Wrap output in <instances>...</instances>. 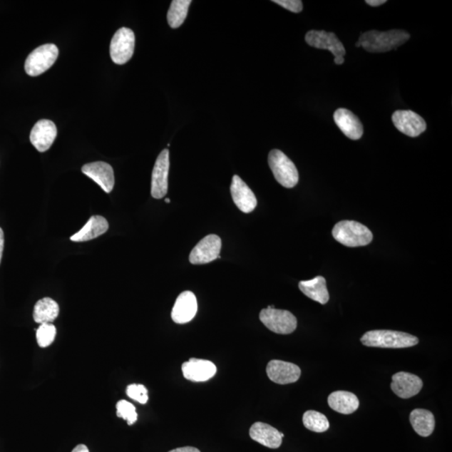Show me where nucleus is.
I'll return each instance as SVG.
<instances>
[{
  "label": "nucleus",
  "mask_w": 452,
  "mask_h": 452,
  "mask_svg": "<svg viewBox=\"0 0 452 452\" xmlns=\"http://www.w3.org/2000/svg\"><path fill=\"white\" fill-rule=\"evenodd\" d=\"M305 40L307 44L317 49L329 51L334 56V59L342 58L346 54L343 43L339 40L334 33L310 31L307 33Z\"/></svg>",
  "instance_id": "11"
},
{
  "label": "nucleus",
  "mask_w": 452,
  "mask_h": 452,
  "mask_svg": "<svg viewBox=\"0 0 452 452\" xmlns=\"http://www.w3.org/2000/svg\"><path fill=\"white\" fill-rule=\"evenodd\" d=\"M221 239L216 235H207L196 245L190 255V262L194 265H202L220 258Z\"/></svg>",
  "instance_id": "9"
},
{
  "label": "nucleus",
  "mask_w": 452,
  "mask_h": 452,
  "mask_svg": "<svg viewBox=\"0 0 452 452\" xmlns=\"http://www.w3.org/2000/svg\"><path fill=\"white\" fill-rule=\"evenodd\" d=\"M83 174L94 180L106 193L113 191L115 179L112 166L104 162H94L85 165L81 168Z\"/></svg>",
  "instance_id": "17"
},
{
  "label": "nucleus",
  "mask_w": 452,
  "mask_h": 452,
  "mask_svg": "<svg viewBox=\"0 0 452 452\" xmlns=\"http://www.w3.org/2000/svg\"><path fill=\"white\" fill-rule=\"evenodd\" d=\"M299 289L310 299L324 305L329 301V293L324 277H316L312 280L299 282Z\"/></svg>",
  "instance_id": "23"
},
{
  "label": "nucleus",
  "mask_w": 452,
  "mask_h": 452,
  "mask_svg": "<svg viewBox=\"0 0 452 452\" xmlns=\"http://www.w3.org/2000/svg\"><path fill=\"white\" fill-rule=\"evenodd\" d=\"M391 389L398 397L410 399L419 394L423 382L419 376L406 372H399L392 376Z\"/></svg>",
  "instance_id": "16"
},
{
  "label": "nucleus",
  "mask_w": 452,
  "mask_h": 452,
  "mask_svg": "<svg viewBox=\"0 0 452 452\" xmlns=\"http://www.w3.org/2000/svg\"><path fill=\"white\" fill-rule=\"evenodd\" d=\"M260 320L269 330L278 334H290L297 329V320L289 311L276 309L274 306L260 312Z\"/></svg>",
  "instance_id": "5"
},
{
  "label": "nucleus",
  "mask_w": 452,
  "mask_h": 452,
  "mask_svg": "<svg viewBox=\"0 0 452 452\" xmlns=\"http://www.w3.org/2000/svg\"><path fill=\"white\" fill-rule=\"evenodd\" d=\"M233 201L243 213H251L256 209L257 200L253 191L238 175L232 178V184L230 186Z\"/></svg>",
  "instance_id": "18"
},
{
  "label": "nucleus",
  "mask_w": 452,
  "mask_h": 452,
  "mask_svg": "<svg viewBox=\"0 0 452 452\" xmlns=\"http://www.w3.org/2000/svg\"><path fill=\"white\" fill-rule=\"evenodd\" d=\"M410 34L402 30L369 31L363 33L355 46L371 53H384L397 49L410 40Z\"/></svg>",
  "instance_id": "1"
},
{
  "label": "nucleus",
  "mask_w": 452,
  "mask_h": 452,
  "mask_svg": "<svg viewBox=\"0 0 452 452\" xmlns=\"http://www.w3.org/2000/svg\"><path fill=\"white\" fill-rule=\"evenodd\" d=\"M168 452H200V451L193 446H185L180 447V448H176Z\"/></svg>",
  "instance_id": "32"
},
{
  "label": "nucleus",
  "mask_w": 452,
  "mask_h": 452,
  "mask_svg": "<svg viewBox=\"0 0 452 452\" xmlns=\"http://www.w3.org/2000/svg\"><path fill=\"white\" fill-rule=\"evenodd\" d=\"M273 2L293 13H300L304 8L300 0H274Z\"/></svg>",
  "instance_id": "31"
},
{
  "label": "nucleus",
  "mask_w": 452,
  "mask_h": 452,
  "mask_svg": "<svg viewBox=\"0 0 452 452\" xmlns=\"http://www.w3.org/2000/svg\"><path fill=\"white\" fill-rule=\"evenodd\" d=\"M217 369L209 360L192 358L182 365V372L188 381L205 382L215 376Z\"/></svg>",
  "instance_id": "15"
},
{
  "label": "nucleus",
  "mask_w": 452,
  "mask_h": 452,
  "mask_svg": "<svg viewBox=\"0 0 452 452\" xmlns=\"http://www.w3.org/2000/svg\"><path fill=\"white\" fill-rule=\"evenodd\" d=\"M117 416L127 421L128 426H132L138 420L136 408L127 401L122 400L117 403Z\"/></svg>",
  "instance_id": "29"
},
{
  "label": "nucleus",
  "mask_w": 452,
  "mask_h": 452,
  "mask_svg": "<svg viewBox=\"0 0 452 452\" xmlns=\"http://www.w3.org/2000/svg\"><path fill=\"white\" fill-rule=\"evenodd\" d=\"M170 171V151L163 150L158 155L152 174L151 195L155 199H163L168 193V177Z\"/></svg>",
  "instance_id": "10"
},
{
  "label": "nucleus",
  "mask_w": 452,
  "mask_h": 452,
  "mask_svg": "<svg viewBox=\"0 0 452 452\" xmlns=\"http://www.w3.org/2000/svg\"><path fill=\"white\" fill-rule=\"evenodd\" d=\"M301 369L295 364L274 359L267 366L269 379L278 384L296 383L301 376Z\"/></svg>",
  "instance_id": "12"
},
{
  "label": "nucleus",
  "mask_w": 452,
  "mask_h": 452,
  "mask_svg": "<svg viewBox=\"0 0 452 452\" xmlns=\"http://www.w3.org/2000/svg\"><path fill=\"white\" fill-rule=\"evenodd\" d=\"M392 121L399 131L411 138L420 136L426 129L425 120L411 110L396 111Z\"/></svg>",
  "instance_id": "8"
},
{
  "label": "nucleus",
  "mask_w": 452,
  "mask_h": 452,
  "mask_svg": "<svg viewBox=\"0 0 452 452\" xmlns=\"http://www.w3.org/2000/svg\"><path fill=\"white\" fill-rule=\"evenodd\" d=\"M334 62L337 65H342L344 64V58L342 57V58L334 59Z\"/></svg>",
  "instance_id": "36"
},
{
  "label": "nucleus",
  "mask_w": 452,
  "mask_h": 452,
  "mask_svg": "<svg viewBox=\"0 0 452 452\" xmlns=\"http://www.w3.org/2000/svg\"><path fill=\"white\" fill-rule=\"evenodd\" d=\"M386 0H367L366 3L370 6L377 7L381 6L382 4H386Z\"/></svg>",
  "instance_id": "33"
},
{
  "label": "nucleus",
  "mask_w": 452,
  "mask_h": 452,
  "mask_svg": "<svg viewBox=\"0 0 452 452\" xmlns=\"http://www.w3.org/2000/svg\"><path fill=\"white\" fill-rule=\"evenodd\" d=\"M127 394L132 400L138 403L146 404L148 401V389L143 384H133L127 387Z\"/></svg>",
  "instance_id": "30"
},
{
  "label": "nucleus",
  "mask_w": 452,
  "mask_h": 452,
  "mask_svg": "<svg viewBox=\"0 0 452 452\" xmlns=\"http://www.w3.org/2000/svg\"><path fill=\"white\" fill-rule=\"evenodd\" d=\"M135 47V35L130 29H119L110 44V56L115 64L123 65L132 58Z\"/></svg>",
  "instance_id": "7"
},
{
  "label": "nucleus",
  "mask_w": 452,
  "mask_h": 452,
  "mask_svg": "<svg viewBox=\"0 0 452 452\" xmlns=\"http://www.w3.org/2000/svg\"><path fill=\"white\" fill-rule=\"evenodd\" d=\"M71 452H90L88 446L83 444L76 446Z\"/></svg>",
  "instance_id": "35"
},
{
  "label": "nucleus",
  "mask_w": 452,
  "mask_h": 452,
  "mask_svg": "<svg viewBox=\"0 0 452 452\" xmlns=\"http://www.w3.org/2000/svg\"><path fill=\"white\" fill-rule=\"evenodd\" d=\"M334 122L346 137L353 140L361 138L364 134V128L360 120L345 108H339L335 111L334 114Z\"/></svg>",
  "instance_id": "20"
},
{
  "label": "nucleus",
  "mask_w": 452,
  "mask_h": 452,
  "mask_svg": "<svg viewBox=\"0 0 452 452\" xmlns=\"http://www.w3.org/2000/svg\"><path fill=\"white\" fill-rule=\"evenodd\" d=\"M268 163L279 184L287 189H292L297 185L299 175L294 163L284 153L273 149L269 153Z\"/></svg>",
  "instance_id": "4"
},
{
  "label": "nucleus",
  "mask_w": 452,
  "mask_h": 452,
  "mask_svg": "<svg viewBox=\"0 0 452 452\" xmlns=\"http://www.w3.org/2000/svg\"><path fill=\"white\" fill-rule=\"evenodd\" d=\"M411 424L418 435L427 437L434 431L436 421L433 414L425 409H416L410 416Z\"/></svg>",
  "instance_id": "24"
},
{
  "label": "nucleus",
  "mask_w": 452,
  "mask_h": 452,
  "mask_svg": "<svg viewBox=\"0 0 452 452\" xmlns=\"http://www.w3.org/2000/svg\"><path fill=\"white\" fill-rule=\"evenodd\" d=\"M56 329L52 324H41L36 330L37 343L41 348H46L50 346L56 339Z\"/></svg>",
  "instance_id": "28"
},
{
  "label": "nucleus",
  "mask_w": 452,
  "mask_h": 452,
  "mask_svg": "<svg viewBox=\"0 0 452 452\" xmlns=\"http://www.w3.org/2000/svg\"><path fill=\"white\" fill-rule=\"evenodd\" d=\"M165 202H166V203H170V199H165Z\"/></svg>",
  "instance_id": "37"
},
{
  "label": "nucleus",
  "mask_w": 452,
  "mask_h": 452,
  "mask_svg": "<svg viewBox=\"0 0 452 452\" xmlns=\"http://www.w3.org/2000/svg\"><path fill=\"white\" fill-rule=\"evenodd\" d=\"M333 237L348 247L367 246L373 240V234L366 226L354 220H342L334 225Z\"/></svg>",
  "instance_id": "3"
},
{
  "label": "nucleus",
  "mask_w": 452,
  "mask_h": 452,
  "mask_svg": "<svg viewBox=\"0 0 452 452\" xmlns=\"http://www.w3.org/2000/svg\"><path fill=\"white\" fill-rule=\"evenodd\" d=\"M302 422L307 430L322 433L329 430V421L324 414L316 411H307L302 417Z\"/></svg>",
  "instance_id": "27"
},
{
  "label": "nucleus",
  "mask_w": 452,
  "mask_h": 452,
  "mask_svg": "<svg viewBox=\"0 0 452 452\" xmlns=\"http://www.w3.org/2000/svg\"><path fill=\"white\" fill-rule=\"evenodd\" d=\"M59 305L50 297L42 298L34 307L33 317L36 323L51 324L59 315Z\"/></svg>",
  "instance_id": "25"
},
{
  "label": "nucleus",
  "mask_w": 452,
  "mask_h": 452,
  "mask_svg": "<svg viewBox=\"0 0 452 452\" xmlns=\"http://www.w3.org/2000/svg\"><path fill=\"white\" fill-rule=\"evenodd\" d=\"M59 55L58 48L54 44H46L36 48L26 61L25 69L31 76H40L54 65Z\"/></svg>",
  "instance_id": "6"
},
{
  "label": "nucleus",
  "mask_w": 452,
  "mask_h": 452,
  "mask_svg": "<svg viewBox=\"0 0 452 452\" xmlns=\"http://www.w3.org/2000/svg\"><path fill=\"white\" fill-rule=\"evenodd\" d=\"M328 403L332 410L343 415L353 414L359 406V399L354 394L343 391L332 393L328 398Z\"/></svg>",
  "instance_id": "22"
},
{
  "label": "nucleus",
  "mask_w": 452,
  "mask_h": 452,
  "mask_svg": "<svg viewBox=\"0 0 452 452\" xmlns=\"http://www.w3.org/2000/svg\"><path fill=\"white\" fill-rule=\"evenodd\" d=\"M192 1L190 0H174L167 14L168 25L177 29L183 25L187 17Z\"/></svg>",
  "instance_id": "26"
},
{
  "label": "nucleus",
  "mask_w": 452,
  "mask_h": 452,
  "mask_svg": "<svg viewBox=\"0 0 452 452\" xmlns=\"http://www.w3.org/2000/svg\"><path fill=\"white\" fill-rule=\"evenodd\" d=\"M361 343L367 347L406 349L419 344L416 336L392 330H372L365 333Z\"/></svg>",
  "instance_id": "2"
},
{
  "label": "nucleus",
  "mask_w": 452,
  "mask_h": 452,
  "mask_svg": "<svg viewBox=\"0 0 452 452\" xmlns=\"http://www.w3.org/2000/svg\"><path fill=\"white\" fill-rule=\"evenodd\" d=\"M4 245V232H3V230L0 228V263H1V260L3 256Z\"/></svg>",
  "instance_id": "34"
},
{
  "label": "nucleus",
  "mask_w": 452,
  "mask_h": 452,
  "mask_svg": "<svg viewBox=\"0 0 452 452\" xmlns=\"http://www.w3.org/2000/svg\"><path fill=\"white\" fill-rule=\"evenodd\" d=\"M109 225L103 216L95 215L91 217L83 229L72 235L71 240L75 242H85L98 238L108 232Z\"/></svg>",
  "instance_id": "21"
},
{
  "label": "nucleus",
  "mask_w": 452,
  "mask_h": 452,
  "mask_svg": "<svg viewBox=\"0 0 452 452\" xmlns=\"http://www.w3.org/2000/svg\"><path fill=\"white\" fill-rule=\"evenodd\" d=\"M56 136V124L51 120L42 119L32 128L30 140L38 151L44 153L51 147Z\"/></svg>",
  "instance_id": "14"
},
{
  "label": "nucleus",
  "mask_w": 452,
  "mask_h": 452,
  "mask_svg": "<svg viewBox=\"0 0 452 452\" xmlns=\"http://www.w3.org/2000/svg\"><path fill=\"white\" fill-rule=\"evenodd\" d=\"M250 436L253 441L268 448L277 449L281 446L284 435L266 423L256 422L250 429Z\"/></svg>",
  "instance_id": "19"
},
{
  "label": "nucleus",
  "mask_w": 452,
  "mask_h": 452,
  "mask_svg": "<svg viewBox=\"0 0 452 452\" xmlns=\"http://www.w3.org/2000/svg\"><path fill=\"white\" fill-rule=\"evenodd\" d=\"M198 311V302L193 292L185 291L178 297L173 307L171 317L178 324L190 323Z\"/></svg>",
  "instance_id": "13"
}]
</instances>
